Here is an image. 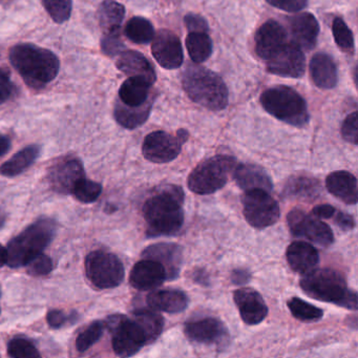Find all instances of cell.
I'll return each mask as SVG.
<instances>
[{
    "mask_svg": "<svg viewBox=\"0 0 358 358\" xmlns=\"http://www.w3.org/2000/svg\"><path fill=\"white\" fill-rule=\"evenodd\" d=\"M184 192L180 186L164 185L143 205L148 236H175L183 227Z\"/></svg>",
    "mask_w": 358,
    "mask_h": 358,
    "instance_id": "6da1fadb",
    "label": "cell"
},
{
    "mask_svg": "<svg viewBox=\"0 0 358 358\" xmlns=\"http://www.w3.org/2000/svg\"><path fill=\"white\" fill-rule=\"evenodd\" d=\"M10 62L27 85L41 90L55 80L60 70L57 56L43 48L20 43L10 51Z\"/></svg>",
    "mask_w": 358,
    "mask_h": 358,
    "instance_id": "7a4b0ae2",
    "label": "cell"
},
{
    "mask_svg": "<svg viewBox=\"0 0 358 358\" xmlns=\"http://www.w3.org/2000/svg\"><path fill=\"white\" fill-rule=\"evenodd\" d=\"M301 288L316 301L334 303L348 310H357V293L348 287L343 273L331 268H320L303 274Z\"/></svg>",
    "mask_w": 358,
    "mask_h": 358,
    "instance_id": "3957f363",
    "label": "cell"
},
{
    "mask_svg": "<svg viewBox=\"0 0 358 358\" xmlns=\"http://www.w3.org/2000/svg\"><path fill=\"white\" fill-rule=\"evenodd\" d=\"M182 85L188 97L210 110H225L229 93L223 79L213 71L199 66H187L182 75Z\"/></svg>",
    "mask_w": 358,
    "mask_h": 358,
    "instance_id": "277c9868",
    "label": "cell"
},
{
    "mask_svg": "<svg viewBox=\"0 0 358 358\" xmlns=\"http://www.w3.org/2000/svg\"><path fill=\"white\" fill-rule=\"evenodd\" d=\"M56 231L57 224L52 219H41L29 226L8 244V265L11 268L26 266L51 244Z\"/></svg>",
    "mask_w": 358,
    "mask_h": 358,
    "instance_id": "5b68a950",
    "label": "cell"
},
{
    "mask_svg": "<svg viewBox=\"0 0 358 358\" xmlns=\"http://www.w3.org/2000/svg\"><path fill=\"white\" fill-rule=\"evenodd\" d=\"M261 104L268 114L287 124L303 127L309 122L307 103L292 87L276 85L266 90Z\"/></svg>",
    "mask_w": 358,
    "mask_h": 358,
    "instance_id": "8992f818",
    "label": "cell"
},
{
    "mask_svg": "<svg viewBox=\"0 0 358 358\" xmlns=\"http://www.w3.org/2000/svg\"><path fill=\"white\" fill-rule=\"evenodd\" d=\"M236 158L226 155L211 157L190 173L187 186L194 194L207 196L223 188L236 169Z\"/></svg>",
    "mask_w": 358,
    "mask_h": 358,
    "instance_id": "52a82bcc",
    "label": "cell"
},
{
    "mask_svg": "<svg viewBox=\"0 0 358 358\" xmlns=\"http://www.w3.org/2000/svg\"><path fill=\"white\" fill-rule=\"evenodd\" d=\"M104 326L112 333V345L119 357H131L148 345L145 333L135 320L124 315L108 317Z\"/></svg>",
    "mask_w": 358,
    "mask_h": 358,
    "instance_id": "ba28073f",
    "label": "cell"
},
{
    "mask_svg": "<svg viewBox=\"0 0 358 358\" xmlns=\"http://www.w3.org/2000/svg\"><path fill=\"white\" fill-rule=\"evenodd\" d=\"M85 273L96 288L103 290L120 286L124 280L125 270L117 255L95 250L85 259Z\"/></svg>",
    "mask_w": 358,
    "mask_h": 358,
    "instance_id": "9c48e42d",
    "label": "cell"
},
{
    "mask_svg": "<svg viewBox=\"0 0 358 358\" xmlns=\"http://www.w3.org/2000/svg\"><path fill=\"white\" fill-rule=\"evenodd\" d=\"M242 203L245 220L255 229H265L280 220V206L269 192L259 188L246 190Z\"/></svg>",
    "mask_w": 358,
    "mask_h": 358,
    "instance_id": "30bf717a",
    "label": "cell"
},
{
    "mask_svg": "<svg viewBox=\"0 0 358 358\" xmlns=\"http://www.w3.org/2000/svg\"><path fill=\"white\" fill-rule=\"evenodd\" d=\"M287 223L291 234L296 238H307L324 248L334 242V234L328 224L301 209L291 210L287 215Z\"/></svg>",
    "mask_w": 358,
    "mask_h": 358,
    "instance_id": "8fae6325",
    "label": "cell"
},
{
    "mask_svg": "<svg viewBox=\"0 0 358 358\" xmlns=\"http://www.w3.org/2000/svg\"><path fill=\"white\" fill-rule=\"evenodd\" d=\"M184 333L190 341L224 348L229 343V332L225 324L215 317L196 318L186 322Z\"/></svg>",
    "mask_w": 358,
    "mask_h": 358,
    "instance_id": "7c38bea8",
    "label": "cell"
},
{
    "mask_svg": "<svg viewBox=\"0 0 358 358\" xmlns=\"http://www.w3.org/2000/svg\"><path fill=\"white\" fill-rule=\"evenodd\" d=\"M266 66L270 74L288 78H301L306 72V58L303 50L291 41L266 60Z\"/></svg>",
    "mask_w": 358,
    "mask_h": 358,
    "instance_id": "4fadbf2b",
    "label": "cell"
},
{
    "mask_svg": "<svg viewBox=\"0 0 358 358\" xmlns=\"http://www.w3.org/2000/svg\"><path fill=\"white\" fill-rule=\"evenodd\" d=\"M182 145L177 136L166 131H152L146 136L142 145V154L146 160L156 164H165L178 158L181 152Z\"/></svg>",
    "mask_w": 358,
    "mask_h": 358,
    "instance_id": "5bb4252c",
    "label": "cell"
},
{
    "mask_svg": "<svg viewBox=\"0 0 358 358\" xmlns=\"http://www.w3.org/2000/svg\"><path fill=\"white\" fill-rule=\"evenodd\" d=\"M85 177L83 162L75 157H66L51 166L48 181L54 192L72 194L76 184Z\"/></svg>",
    "mask_w": 358,
    "mask_h": 358,
    "instance_id": "9a60e30c",
    "label": "cell"
},
{
    "mask_svg": "<svg viewBox=\"0 0 358 358\" xmlns=\"http://www.w3.org/2000/svg\"><path fill=\"white\" fill-rule=\"evenodd\" d=\"M152 53L155 59L166 70H176L183 64L184 54L179 37L169 30H160L155 34Z\"/></svg>",
    "mask_w": 358,
    "mask_h": 358,
    "instance_id": "2e32d148",
    "label": "cell"
},
{
    "mask_svg": "<svg viewBox=\"0 0 358 358\" xmlns=\"http://www.w3.org/2000/svg\"><path fill=\"white\" fill-rule=\"evenodd\" d=\"M234 303L243 322L249 326L261 324L268 315V307L262 295L255 289L241 288L234 291Z\"/></svg>",
    "mask_w": 358,
    "mask_h": 358,
    "instance_id": "e0dca14e",
    "label": "cell"
},
{
    "mask_svg": "<svg viewBox=\"0 0 358 358\" xmlns=\"http://www.w3.org/2000/svg\"><path fill=\"white\" fill-rule=\"evenodd\" d=\"M288 43V34L284 27L275 20H268L255 35V52L266 62Z\"/></svg>",
    "mask_w": 358,
    "mask_h": 358,
    "instance_id": "ac0fdd59",
    "label": "cell"
},
{
    "mask_svg": "<svg viewBox=\"0 0 358 358\" xmlns=\"http://www.w3.org/2000/svg\"><path fill=\"white\" fill-rule=\"evenodd\" d=\"M166 280V271L162 264L150 259L138 262L129 274L131 287L139 291L154 290Z\"/></svg>",
    "mask_w": 358,
    "mask_h": 358,
    "instance_id": "d6986e66",
    "label": "cell"
},
{
    "mask_svg": "<svg viewBox=\"0 0 358 358\" xmlns=\"http://www.w3.org/2000/svg\"><path fill=\"white\" fill-rule=\"evenodd\" d=\"M142 257L162 264L166 271L167 280H175L179 276L183 262V251L179 245L173 243H158L148 246L142 252Z\"/></svg>",
    "mask_w": 358,
    "mask_h": 358,
    "instance_id": "ffe728a7",
    "label": "cell"
},
{
    "mask_svg": "<svg viewBox=\"0 0 358 358\" xmlns=\"http://www.w3.org/2000/svg\"><path fill=\"white\" fill-rule=\"evenodd\" d=\"M289 27L293 43L301 49L310 51L315 47L320 29L313 14L305 12L292 16L289 18Z\"/></svg>",
    "mask_w": 358,
    "mask_h": 358,
    "instance_id": "44dd1931",
    "label": "cell"
},
{
    "mask_svg": "<svg viewBox=\"0 0 358 358\" xmlns=\"http://www.w3.org/2000/svg\"><path fill=\"white\" fill-rule=\"evenodd\" d=\"M286 257L291 269L303 275L315 269L320 263L315 247L303 241L291 243L287 248Z\"/></svg>",
    "mask_w": 358,
    "mask_h": 358,
    "instance_id": "7402d4cb",
    "label": "cell"
},
{
    "mask_svg": "<svg viewBox=\"0 0 358 358\" xmlns=\"http://www.w3.org/2000/svg\"><path fill=\"white\" fill-rule=\"evenodd\" d=\"M327 190L348 205H355L358 200L357 179L349 171H333L326 179Z\"/></svg>",
    "mask_w": 358,
    "mask_h": 358,
    "instance_id": "603a6c76",
    "label": "cell"
},
{
    "mask_svg": "<svg viewBox=\"0 0 358 358\" xmlns=\"http://www.w3.org/2000/svg\"><path fill=\"white\" fill-rule=\"evenodd\" d=\"M234 180L238 187L246 190L264 189L266 192H271L273 188L271 178L263 167L255 164L238 165L234 169Z\"/></svg>",
    "mask_w": 358,
    "mask_h": 358,
    "instance_id": "cb8c5ba5",
    "label": "cell"
},
{
    "mask_svg": "<svg viewBox=\"0 0 358 358\" xmlns=\"http://www.w3.org/2000/svg\"><path fill=\"white\" fill-rule=\"evenodd\" d=\"M148 303L156 311L177 314L185 311L189 299L184 291L179 289H163L150 292L148 295Z\"/></svg>",
    "mask_w": 358,
    "mask_h": 358,
    "instance_id": "d4e9b609",
    "label": "cell"
},
{
    "mask_svg": "<svg viewBox=\"0 0 358 358\" xmlns=\"http://www.w3.org/2000/svg\"><path fill=\"white\" fill-rule=\"evenodd\" d=\"M117 68L127 76L143 77L154 85L157 75L154 66L145 56L137 51H125L119 55Z\"/></svg>",
    "mask_w": 358,
    "mask_h": 358,
    "instance_id": "484cf974",
    "label": "cell"
},
{
    "mask_svg": "<svg viewBox=\"0 0 358 358\" xmlns=\"http://www.w3.org/2000/svg\"><path fill=\"white\" fill-rule=\"evenodd\" d=\"M310 73L316 87L322 90H331L338 83L336 64L328 54H316L310 62Z\"/></svg>",
    "mask_w": 358,
    "mask_h": 358,
    "instance_id": "4316f807",
    "label": "cell"
},
{
    "mask_svg": "<svg viewBox=\"0 0 358 358\" xmlns=\"http://www.w3.org/2000/svg\"><path fill=\"white\" fill-rule=\"evenodd\" d=\"M152 85V83L143 77H129L119 90L120 101L131 108L143 106L148 102Z\"/></svg>",
    "mask_w": 358,
    "mask_h": 358,
    "instance_id": "83f0119b",
    "label": "cell"
},
{
    "mask_svg": "<svg viewBox=\"0 0 358 358\" xmlns=\"http://www.w3.org/2000/svg\"><path fill=\"white\" fill-rule=\"evenodd\" d=\"M152 110V102L148 101L143 106L131 108L122 102H117L115 106L114 116L117 122L127 129H135L141 127L148 120Z\"/></svg>",
    "mask_w": 358,
    "mask_h": 358,
    "instance_id": "f1b7e54d",
    "label": "cell"
},
{
    "mask_svg": "<svg viewBox=\"0 0 358 358\" xmlns=\"http://www.w3.org/2000/svg\"><path fill=\"white\" fill-rule=\"evenodd\" d=\"M41 150V146L38 145L27 146L1 165L0 173L8 178L20 175L38 159Z\"/></svg>",
    "mask_w": 358,
    "mask_h": 358,
    "instance_id": "f546056e",
    "label": "cell"
},
{
    "mask_svg": "<svg viewBox=\"0 0 358 358\" xmlns=\"http://www.w3.org/2000/svg\"><path fill=\"white\" fill-rule=\"evenodd\" d=\"M100 28L106 33L119 32L125 17V8L115 0H104L97 13Z\"/></svg>",
    "mask_w": 358,
    "mask_h": 358,
    "instance_id": "4dcf8cb0",
    "label": "cell"
},
{
    "mask_svg": "<svg viewBox=\"0 0 358 358\" xmlns=\"http://www.w3.org/2000/svg\"><path fill=\"white\" fill-rule=\"evenodd\" d=\"M134 320L138 322L145 333L148 343H154L164 329V320L156 310L139 309L134 312Z\"/></svg>",
    "mask_w": 358,
    "mask_h": 358,
    "instance_id": "1f68e13d",
    "label": "cell"
},
{
    "mask_svg": "<svg viewBox=\"0 0 358 358\" xmlns=\"http://www.w3.org/2000/svg\"><path fill=\"white\" fill-rule=\"evenodd\" d=\"M186 48L194 64L206 62L213 54V41L206 32H189L186 37Z\"/></svg>",
    "mask_w": 358,
    "mask_h": 358,
    "instance_id": "d6a6232c",
    "label": "cell"
},
{
    "mask_svg": "<svg viewBox=\"0 0 358 358\" xmlns=\"http://www.w3.org/2000/svg\"><path fill=\"white\" fill-rule=\"evenodd\" d=\"M320 192L318 180L310 177H295L289 180L285 186L284 194L286 196L311 199L317 196Z\"/></svg>",
    "mask_w": 358,
    "mask_h": 358,
    "instance_id": "836d02e7",
    "label": "cell"
},
{
    "mask_svg": "<svg viewBox=\"0 0 358 358\" xmlns=\"http://www.w3.org/2000/svg\"><path fill=\"white\" fill-rule=\"evenodd\" d=\"M125 35L129 41L138 45H146L154 39L155 29L150 20L143 17H133L125 27Z\"/></svg>",
    "mask_w": 358,
    "mask_h": 358,
    "instance_id": "e575fe53",
    "label": "cell"
},
{
    "mask_svg": "<svg viewBox=\"0 0 358 358\" xmlns=\"http://www.w3.org/2000/svg\"><path fill=\"white\" fill-rule=\"evenodd\" d=\"M291 314L303 322H315L322 320L324 311L299 297H292L287 301Z\"/></svg>",
    "mask_w": 358,
    "mask_h": 358,
    "instance_id": "d590c367",
    "label": "cell"
},
{
    "mask_svg": "<svg viewBox=\"0 0 358 358\" xmlns=\"http://www.w3.org/2000/svg\"><path fill=\"white\" fill-rule=\"evenodd\" d=\"M332 33L335 43L343 53L354 54V37L352 31L345 24V20L341 17H336L333 20Z\"/></svg>",
    "mask_w": 358,
    "mask_h": 358,
    "instance_id": "8d00e7d4",
    "label": "cell"
},
{
    "mask_svg": "<svg viewBox=\"0 0 358 358\" xmlns=\"http://www.w3.org/2000/svg\"><path fill=\"white\" fill-rule=\"evenodd\" d=\"M104 327V322L101 320L91 322L77 337V350L79 352H85L93 347L103 335Z\"/></svg>",
    "mask_w": 358,
    "mask_h": 358,
    "instance_id": "74e56055",
    "label": "cell"
},
{
    "mask_svg": "<svg viewBox=\"0 0 358 358\" xmlns=\"http://www.w3.org/2000/svg\"><path fill=\"white\" fill-rule=\"evenodd\" d=\"M45 11L56 24H64L72 14V0H41Z\"/></svg>",
    "mask_w": 358,
    "mask_h": 358,
    "instance_id": "f35d334b",
    "label": "cell"
},
{
    "mask_svg": "<svg viewBox=\"0 0 358 358\" xmlns=\"http://www.w3.org/2000/svg\"><path fill=\"white\" fill-rule=\"evenodd\" d=\"M102 192L101 184L97 182L92 181V180L83 178L75 186L72 194L79 202L89 204V203L95 202Z\"/></svg>",
    "mask_w": 358,
    "mask_h": 358,
    "instance_id": "ab89813d",
    "label": "cell"
},
{
    "mask_svg": "<svg viewBox=\"0 0 358 358\" xmlns=\"http://www.w3.org/2000/svg\"><path fill=\"white\" fill-rule=\"evenodd\" d=\"M8 354L13 358H35L41 357L34 343L22 337L12 339L8 345Z\"/></svg>",
    "mask_w": 358,
    "mask_h": 358,
    "instance_id": "60d3db41",
    "label": "cell"
},
{
    "mask_svg": "<svg viewBox=\"0 0 358 358\" xmlns=\"http://www.w3.org/2000/svg\"><path fill=\"white\" fill-rule=\"evenodd\" d=\"M27 271L32 276H45L53 270V261L47 255L39 253L27 264Z\"/></svg>",
    "mask_w": 358,
    "mask_h": 358,
    "instance_id": "b9f144b4",
    "label": "cell"
},
{
    "mask_svg": "<svg viewBox=\"0 0 358 358\" xmlns=\"http://www.w3.org/2000/svg\"><path fill=\"white\" fill-rule=\"evenodd\" d=\"M124 43L121 41L120 33H106L101 39V50L108 57L120 55L124 50Z\"/></svg>",
    "mask_w": 358,
    "mask_h": 358,
    "instance_id": "7bdbcfd3",
    "label": "cell"
},
{
    "mask_svg": "<svg viewBox=\"0 0 358 358\" xmlns=\"http://www.w3.org/2000/svg\"><path fill=\"white\" fill-rule=\"evenodd\" d=\"M341 137L345 141L357 145L358 144V119L357 112L352 113L343 120L341 129Z\"/></svg>",
    "mask_w": 358,
    "mask_h": 358,
    "instance_id": "ee69618b",
    "label": "cell"
},
{
    "mask_svg": "<svg viewBox=\"0 0 358 358\" xmlns=\"http://www.w3.org/2000/svg\"><path fill=\"white\" fill-rule=\"evenodd\" d=\"M14 92L15 87L12 83L11 74L5 68H0V106L10 100Z\"/></svg>",
    "mask_w": 358,
    "mask_h": 358,
    "instance_id": "f6af8a7d",
    "label": "cell"
},
{
    "mask_svg": "<svg viewBox=\"0 0 358 358\" xmlns=\"http://www.w3.org/2000/svg\"><path fill=\"white\" fill-rule=\"evenodd\" d=\"M270 6L282 11L296 13L305 9L308 5V0H266Z\"/></svg>",
    "mask_w": 358,
    "mask_h": 358,
    "instance_id": "bcb514c9",
    "label": "cell"
},
{
    "mask_svg": "<svg viewBox=\"0 0 358 358\" xmlns=\"http://www.w3.org/2000/svg\"><path fill=\"white\" fill-rule=\"evenodd\" d=\"M184 22L189 32H208V24L198 14H187L184 18Z\"/></svg>",
    "mask_w": 358,
    "mask_h": 358,
    "instance_id": "7dc6e473",
    "label": "cell"
},
{
    "mask_svg": "<svg viewBox=\"0 0 358 358\" xmlns=\"http://www.w3.org/2000/svg\"><path fill=\"white\" fill-rule=\"evenodd\" d=\"M71 318H72V316L68 315L62 310H50L47 314V322L52 329L62 328L64 324L70 322Z\"/></svg>",
    "mask_w": 358,
    "mask_h": 358,
    "instance_id": "c3c4849f",
    "label": "cell"
},
{
    "mask_svg": "<svg viewBox=\"0 0 358 358\" xmlns=\"http://www.w3.org/2000/svg\"><path fill=\"white\" fill-rule=\"evenodd\" d=\"M335 215V224L341 228L343 231H350L355 228V220L349 213H343V211H336Z\"/></svg>",
    "mask_w": 358,
    "mask_h": 358,
    "instance_id": "681fc988",
    "label": "cell"
},
{
    "mask_svg": "<svg viewBox=\"0 0 358 358\" xmlns=\"http://www.w3.org/2000/svg\"><path fill=\"white\" fill-rule=\"evenodd\" d=\"M336 209L330 204H320L312 209V215L320 220L331 219L334 217Z\"/></svg>",
    "mask_w": 358,
    "mask_h": 358,
    "instance_id": "f907efd6",
    "label": "cell"
},
{
    "mask_svg": "<svg viewBox=\"0 0 358 358\" xmlns=\"http://www.w3.org/2000/svg\"><path fill=\"white\" fill-rule=\"evenodd\" d=\"M251 274L248 270L236 269L232 271L231 280L234 285H245L250 280Z\"/></svg>",
    "mask_w": 358,
    "mask_h": 358,
    "instance_id": "816d5d0a",
    "label": "cell"
},
{
    "mask_svg": "<svg viewBox=\"0 0 358 358\" xmlns=\"http://www.w3.org/2000/svg\"><path fill=\"white\" fill-rule=\"evenodd\" d=\"M192 278H194V282H198V284L204 285V286H208L209 282H210L208 274L202 269L194 270V273H192Z\"/></svg>",
    "mask_w": 358,
    "mask_h": 358,
    "instance_id": "f5cc1de1",
    "label": "cell"
},
{
    "mask_svg": "<svg viewBox=\"0 0 358 358\" xmlns=\"http://www.w3.org/2000/svg\"><path fill=\"white\" fill-rule=\"evenodd\" d=\"M10 148H11V141H10L9 138L0 134V157L7 154L9 152Z\"/></svg>",
    "mask_w": 358,
    "mask_h": 358,
    "instance_id": "db71d44e",
    "label": "cell"
},
{
    "mask_svg": "<svg viewBox=\"0 0 358 358\" xmlns=\"http://www.w3.org/2000/svg\"><path fill=\"white\" fill-rule=\"evenodd\" d=\"M177 138L181 141L182 144H184L189 138V133L186 129H179L177 133Z\"/></svg>",
    "mask_w": 358,
    "mask_h": 358,
    "instance_id": "11a10c76",
    "label": "cell"
},
{
    "mask_svg": "<svg viewBox=\"0 0 358 358\" xmlns=\"http://www.w3.org/2000/svg\"><path fill=\"white\" fill-rule=\"evenodd\" d=\"M7 264V249L0 244V268Z\"/></svg>",
    "mask_w": 358,
    "mask_h": 358,
    "instance_id": "9f6ffc18",
    "label": "cell"
},
{
    "mask_svg": "<svg viewBox=\"0 0 358 358\" xmlns=\"http://www.w3.org/2000/svg\"><path fill=\"white\" fill-rule=\"evenodd\" d=\"M6 217H7V215H6L5 211L3 209H0V229L5 225Z\"/></svg>",
    "mask_w": 358,
    "mask_h": 358,
    "instance_id": "6f0895ef",
    "label": "cell"
}]
</instances>
